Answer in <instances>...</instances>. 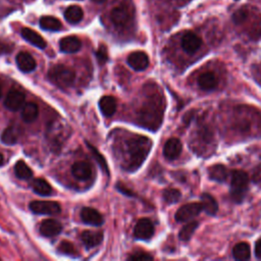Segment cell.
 Returning <instances> with one entry per match:
<instances>
[{
  "mask_svg": "<svg viewBox=\"0 0 261 261\" xmlns=\"http://www.w3.org/2000/svg\"><path fill=\"white\" fill-rule=\"evenodd\" d=\"M32 188L35 193L41 196H48L52 193V188L49 183L43 179H36L32 182Z\"/></svg>",
  "mask_w": 261,
  "mask_h": 261,
  "instance_id": "cell-26",
  "label": "cell"
},
{
  "mask_svg": "<svg viewBox=\"0 0 261 261\" xmlns=\"http://www.w3.org/2000/svg\"><path fill=\"white\" fill-rule=\"evenodd\" d=\"M255 255L257 258L261 259V239H259L255 244Z\"/></svg>",
  "mask_w": 261,
  "mask_h": 261,
  "instance_id": "cell-39",
  "label": "cell"
},
{
  "mask_svg": "<svg viewBox=\"0 0 261 261\" xmlns=\"http://www.w3.org/2000/svg\"><path fill=\"white\" fill-rule=\"evenodd\" d=\"M62 230L61 225L55 219H45L40 225V233L45 237H54Z\"/></svg>",
  "mask_w": 261,
  "mask_h": 261,
  "instance_id": "cell-16",
  "label": "cell"
},
{
  "mask_svg": "<svg viewBox=\"0 0 261 261\" xmlns=\"http://www.w3.org/2000/svg\"><path fill=\"white\" fill-rule=\"evenodd\" d=\"M96 55H97V59L100 63H104L106 61L108 60V54H107V49L104 45H101L99 47V49L96 52Z\"/></svg>",
  "mask_w": 261,
  "mask_h": 261,
  "instance_id": "cell-36",
  "label": "cell"
},
{
  "mask_svg": "<svg viewBox=\"0 0 261 261\" xmlns=\"http://www.w3.org/2000/svg\"><path fill=\"white\" fill-rule=\"evenodd\" d=\"M118 189H119V190H120L122 193H123V194H125V195H128V196L133 195V194H132V192H131L129 189H127V188H125V187L122 186L121 184H119V185H118Z\"/></svg>",
  "mask_w": 261,
  "mask_h": 261,
  "instance_id": "cell-40",
  "label": "cell"
},
{
  "mask_svg": "<svg viewBox=\"0 0 261 261\" xmlns=\"http://www.w3.org/2000/svg\"><path fill=\"white\" fill-rule=\"evenodd\" d=\"M131 17H132L131 11L124 5L114 7L110 13V18L112 23L119 27L127 25L130 22Z\"/></svg>",
  "mask_w": 261,
  "mask_h": 261,
  "instance_id": "cell-8",
  "label": "cell"
},
{
  "mask_svg": "<svg viewBox=\"0 0 261 261\" xmlns=\"http://www.w3.org/2000/svg\"><path fill=\"white\" fill-rule=\"evenodd\" d=\"M249 184V177L247 172L243 170H234L231 173V197L236 202H240L244 198L245 191Z\"/></svg>",
  "mask_w": 261,
  "mask_h": 261,
  "instance_id": "cell-4",
  "label": "cell"
},
{
  "mask_svg": "<svg viewBox=\"0 0 261 261\" xmlns=\"http://www.w3.org/2000/svg\"><path fill=\"white\" fill-rule=\"evenodd\" d=\"M208 175L211 180L222 183L228 179L229 172L227 168L222 164H215L208 169Z\"/></svg>",
  "mask_w": 261,
  "mask_h": 261,
  "instance_id": "cell-24",
  "label": "cell"
},
{
  "mask_svg": "<svg viewBox=\"0 0 261 261\" xmlns=\"http://www.w3.org/2000/svg\"><path fill=\"white\" fill-rule=\"evenodd\" d=\"M16 140H17V134L14 128H7L4 130L1 136V141L4 144L13 145L16 142Z\"/></svg>",
  "mask_w": 261,
  "mask_h": 261,
  "instance_id": "cell-33",
  "label": "cell"
},
{
  "mask_svg": "<svg viewBox=\"0 0 261 261\" xmlns=\"http://www.w3.org/2000/svg\"><path fill=\"white\" fill-rule=\"evenodd\" d=\"M11 50H12L11 46L3 42H0V53H8Z\"/></svg>",
  "mask_w": 261,
  "mask_h": 261,
  "instance_id": "cell-38",
  "label": "cell"
},
{
  "mask_svg": "<svg viewBox=\"0 0 261 261\" xmlns=\"http://www.w3.org/2000/svg\"><path fill=\"white\" fill-rule=\"evenodd\" d=\"M198 228V222L197 221H190L188 224L183 227V229L181 230L180 234H179V238L182 241H189L192 237V235L194 234V231L196 230V229Z\"/></svg>",
  "mask_w": 261,
  "mask_h": 261,
  "instance_id": "cell-30",
  "label": "cell"
},
{
  "mask_svg": "<svg viewBox=\"0 0 261 261\" xmlns=\"http://www.w3.org/2000/svg\"><path fill=\"white\" fill-rule=\"evenodd\" d=\"M38 114H39V108H38V105L34 102L24 104L22 107V119L26 123H33L36 121Z\"/></svg>",
  "mask_w": 261,
  "mask_h": 261,
  "instance_id": "cell-23",
  "label": "cell"
},
{
  "mask_svg": "<svg viewBox=\"0 0 261 261\" xmlns=\"http://www.w3.org/2000/svg\"><path fill=\"white\" fill-rule=\"evenodd\" d=\"M60 47L61 50L64 53H75L81 49L82 43L79 38L76 36H67L61 40Z\"/></svg>",
  "mask_w": 261,
  "mask_h": 261,
  "instance_id": "cell-15",
  "label": "cell"
},
{
  "mask_svg": "<svg viewBox=\"0 0 261 261\" xmlns=\"http://www.w3.org/2000/svg\"><path fill=\"white\" fill-rule=\"evenodd\" d=\"M128 63L135 71H144L149 65V59L147 54L142 51L133 52L128 57Z\"/></svg>",
  "mask_w": 261,
  "mask_h": 261,
  "instance_id": "cell-11",
  "label": "cell"
},
{
  "mask_svg": "<svg viewBox=\"0 0 261 261\" xmlns=\"http://www.w3.org/2000/svg\"><path fill=\"white\" fill-rule=\"evenodd\" d=\"M82 220L90 226H101L103 224V217L99 212L91 207H85L81 211Z\"/></svg>",
  "mask_w": 261,
  "mask_h": 261,
  "instance_id": "cell-13",
  "label": "cell"
},
{
  "mask_svg": "<svg viewBox=\"0 0 261 261\" xmlns=\"http://www.w3.org/2000/svg\"><path fill=\"white\" fill-rule=\"evenodd\" d=\"M202 45V40L196 34L188 32L182 38V48L189 54L195 53Z\"/></svg>",
  "mask_w": 261,
  "mask_h": 261,
  "instance_id": "cell-9",
  "label": "cell"
},
{
  "mask_svg": "<svg viewBox=\"0 0 261 261\" xmlns=\"http://www.w3.org/2000/svg\"><path fill=\"white\" fill-rule=\"evenodd\" d=\"M154 234V226L148 218L140 219L134 230V235L139 240H149Z\"/></svg>",
  "mask_w": 261,
  "mask_h": 261,
  "instance_id": "cell-7",
  "label": "cell"
},
{
  "mask_svg": "<svg viewBox=\"0 0 261 261\" xmlns=\"http://www.w3.org/2000/svg\"><path fill=\"white\" fill-rule=\"evenodd\" d=\"M254 75L256 77V79L261 81V64H259L258 66L255 67V70H254Z\"/></svg>",
  "mask_w": 261,
  "mask_h": 261,
  "instance_id": "cell-41",
  "label": "cell"
},
{
  "mask_svg": "<svg viewBox=\"0 0 261 261\" xmlns=\"http://www.w3.org/2000/svg\"><path fill=\"white\" fill-rule=\"evenodd\" d=\"M2 164H3V156L0 154V167H1Z\"/></svg>",
  "mask_w": 261,
  "mask_h": 261,
  "instance_id": "cell-43",
  "label": "cell"
},
{
  "mask_svg": "<svg viewBox=\"0 0 261 261\" xmlns=\"http://www.w3.org/2000/svg\"><path fill=\"white\" fill-rule=\"evenodd\" d=\"M1 95H2V91H1V87H0V98H1Z\"/></svg>",
  "mask_w": 261,
  "mask_h": 261,
  "instance_id": "cell-45",
  "label": "cell"
},
{
  "mask_svg": "<svg viewBox=\"0 0 261 261\" xmlns=\"http://www.w3.org/2000/svg\"><path fill=\"white\" fill-rule=\"evenodd\" d=\"M129 259L134 260V261H147V260H152L153 257L147 253H135L132 256H130Z\"/></svg>",
  "mask_w": 261,
  "mask_h": 261,
  "instance_id": "cell-37",
  "label": "cell"
},
{
  "mask_svg": "<svg viewBox=\"0 0 261 261\" xmlns=\"http://www.w3.org/2000/svg\"><path fill=\"white\" fill-rule=\"evenodd\" d=\"M25 104V95L16 90H13L6 95V98L4 100V106L13 111H16L21 109Z\"/></svg>",
  "mask_w": 261,
  "mask_h": 261,
  "instance_id": "cell-10",
  "label": "cell"
},
{
  "mask_svg": "<svg viewBox=\"0 0 261 261\" xmlns=\"http://www.w3.org/2000/svg\"><path fill=\"white\" fill-rule=\"evenodd\" d=\"M182 153V143L177 138L169 139L163 147V155L169 160L177 159Z\"/></svg>",
  "mask_w": 261,
  "mask_h": 261,
  "instance_id": "cell-12",
  "label": "cell"
},
{
  "mask_svg": "<svg viewBox=\"0 0 261 261\" xmlns=\"http://www.w3.org/2000/svg\"><path fill=\"white\" fill-rule=\"evenodd\" d=\"M163 199L168 203H176L181 199V192L177 189H173V188L164 190Z\"/></svg>",
  "mask_w": 261,
  "mask_h": 261,
  "instance_id": "cell-31",
  "label": "cell"
},
{
  "mask_svg": "<svg viewBox=\"0 0 261 261\" xmlns=\"http://www.w3.org/2000/svg\"><path fill=\"white\" fill-rule=\"evenodd\" d=\"M234 257L237 260H248L251 256V248L250 245L246 242H241V243L237 244L233 249Z\"/></svg>",
  "mask_w": 261,
  "mask_h": 261,
  "instance_id": "cell-27",
  "label": "cell"
},
{
  "mask_svg": "<svg viewBox=\"0 0 261 261\" xmlns=\"http://www.w3.org/2000/svg\"><path fill=\"white\" fill-rule=\"evenodd\" d=\"M93 1L94 2H97V3H102V2L105 1V0H93Z\"/></svg>",
  "mask_w": 261,
  "mask_h": 261,
  "instance_id": "cell-44",
  "label": "cell"
},
{
  "mask_svg": "<svg viewBox=\"0 0 261 261\" xmlns=\"http://www.w3.org/2000/svg\"><path fill=\"white\" fill-rule=\"evenodd\" d=\"M73 176L80 181L89 180L92 177V168L85 161L76 162L72 167Z\"/></svg>",
  "mask_w": 261,
  "mask_h": 261,
  "instance_id": "cell-14",
  "label": "cell"
},
{
  "mask_svg": "<svg viewBox=\"0 0 261 261\" xmlns=\"http://www.w3.org/2000/svg\"><path fill=\"white\" fill-rule=\"evenodd\" d=\"M59 251H61V252H62L64 254H69V255H73L76 253V249L74 247V245L67 241L61 242L59 246Z\"/></svg>",
  "mask_w": 261,
  "mask_h": 261,
  "instance_id": "cell-35",
  "label": "cell"
},
{
  "mask_svg": "<svg viewBox=\"0 0 261 261\" xmlns=\"http://www.w3.org/2000/svg\"><path fill=\"white\" fill-rule=\"evenodd\" d=\"M22 36L26 41L29 43H31L32 45L40 48V49H44V48L47 46L46 41L41 37V35L35 32L32 29L29 28H24L22 30Z\"/></svg>",
  "mask_w": 261,
  "mask_h": 261,
  "instance_id": "cell-18",
  "label": "cell"
},
{
  "mask_svg": "<svg viewBox=\"0 0 261 261\" xmlns=\"http://www.w3.org/2000/svg\"><path fill=\"white\" fill-rule=\"evenodd\" d=\"M15 176L18 179H22V180H29V179H31L33 176L32 169L29 168L24 161H17L16 162L15 167Z\"/></svg>",
  "mask_w": 261,
  "mask_h": 261,
  "instance_id": "cell-29",
  "label": "cell"
},
{
  "mask_svg": "<svg viewBox=\"0 0 261 261\" xmlns=\"http://www.w3.org/2000/svg\"><path fill=\"white\" fill-rule=\"evenodd\" d=\"M81 239L87 248H93L101 243V241L103 240V234L100 231L85 230L82 233Z\"/></svg>",
  "mask_w": 261,
  "mask_h": 261,
  "instance_id": "cell-20",
  "label": "cell"
},
{
  "mask_svg": "<svg viewBox=\"0 0 261 261\" xmlns=\"http://www.w3.org/2000/svg\"><path fill=\"white\" fill-rule=\"evenodd\" d=\"M87 145H88V146H89V149L91 150V152H92V154H93V157L96 159V161L98 162V164L100 166V168H101L102 169H104L105 172H107V173H108V167H107V163H106V160H105V158L102 156V154H101L97 149H96L94 146H92L91 144L87 143Z\"/></svg>",
  "mask_w": 261,
  "mask_h": 261,
  "instance_id": "cell-32",
  "label": "cell"
},
{
  "mask_svg": "<svg viewBox=\"0 0 261 261\" xmlns=\"http://www.w3.org/2000/svg\"><path fill=\"white\" fill-rule=\"evenodd\" d=\"M50 81L60 88H67L75 81V73L70 67L64 65H55L48 73Z\"/></svg>",
  "mask_w": 261,
  "mask_h": 261,
  "instance_id": "cell-3",
  "label": "cell"
},
{
  "mask_svg": "<svg viewBox=\"0 0 261 261\" xmlns=\"http://www.w3.org/2000/svg\"><path fill=\"white\" fill-rule=\"evenodd\" d=\"M202 210L201 203H189L183 205L176 214V219L178 221H188L193 217L197 216Z\"/></svg>",
  "mask_w": 261,
  "mask_h": 261,
  "instance_id": "cell-6",
  "label": "cell"
},
{
  "mask_svg": "<svg viewBox=\"0 0 261 261\" xmlns=\"http://www.w3.org/2000/svg\"><path fill=\"white\" fill-rule=\"evenodd\" d=\"M83 16H84L83 9L78 5H72L70 7H67L64 13L65 20L71 24L80 23L82 21Z\"/></svg>",
  "mask_w": 261,
  "mask_h": 261,
  "instance_id": "cell-25",
  "label": "cell"
},
{
  "mask_svg": "<svg viewBox=\"0 0 261 261\" xmlns=\"http://www.w3.org/2000/svg\"><path fill=\"white\" fill-rule=\"evenodd\" d=\"M152 142L147 137L135 136L124 142L123 149V167L129 171L138 169L151 150Z\"/></svg>",
  "mask_w": 261,
  "mask_h": 261,
  "instance_id": "cell-1",
  "label": "cell"
},
{
  "mask_svg": "<svg viewBox=\"0 0 261 261\" xmlns=\"http://www.w3.org/2000/svg\"><path fill=\"white\" fill-rule=\"evenodd\" d=\"M40 26L42 29L47 31H60L62 27L60 20H57L56 17H53V16L41 17Z\"/></svg>",
  "mask_w": 261,
  "mask_h": 261,
  "instance_id": "cell-28",
  "label": "cell"
},
{
  "mask_svg": "<svg viewBox=\"0 0 261 261\" xmlns=\"http://www.w3.org/2000/svg\"><path fill=\"white\" fill-rule=\"evenodd\" d=\"M201 200L202 209L204 210L207 215H215L218 210V204L214 196H211L208 193H204V194L201 196Z\"/></svg>",
  "mask_w": 261,
  "mask_h": 261,
  "instance_id": "cell-22",
  "label": "cell"
},
{
  "mask_svg": "<svg viewBox=\"0 0 261 261\" xmlns=\"http://www.w3.org/2000/svg\"><path fill=\"white\" fill-rule=\"evenodd\" d=\"M99 107L105 117H112L117 111V101L111 96H103L99 101Z\"/></svg>",
  "mask_w": 261,
  "mask_h": 261,
  "instance_id": "cell-21",
  "label": "cell"
},
{
  "mask_svg": "<svg viewBox=\"0 0 261 261\" xmlns=\"http://www.w3.org/2000/svg\"><path fill=\"white\" fill-rule=\"evenodd\" d=\"M30 209L37 215H53L61 212L59 203L52 201H33L30 204Z\"/></svg>",
  "mask_w": 261,
  "mask_h": 261,
  "instance_id": "cell-5",
  "label": "cell"
},
{
  "mask_svg": "<svg viewBox=\"0 0 261 261\" xmlns=\"http://www.w3.org/2000/svg\"><path fill=\"white\" fill-rule=\"evenodd\" d=\"M164 105L162 97L158 95L152 96L149 101L144 104L140 113L139 121L145 128L156 131L161 124L163 118Z\"/></svg>",
  "mask_w": 261,
  "mask_h": 261,
  "instance_id": "cell-2",
  "label": "cell"
},
{
  "mask_svg": "<svg viewBox=\"0 0 261 261\" xmlns=\"http://www.w3.org/2000/svg\"><path fill=\"white\" fill-rule=\"evenodd\" d=\"M16 63L18 69L24 73H31L36 69V61L31 54L21 52L16 56Z\"/></svg>",
  "mask_w": 261,
  "mask_h": 261,
  "instance_id": "cell-17",
  "label": "cell"
},
{
  "mask_svg": "<svg viewBox=\"0 0 261 261\" xmlns=\"http://www.w3.org/2000/svg\"><path fill=\"white\" fill-rule=\"evenodd\" d=\"M248 15H249V14H248V12L246 11V9L245 8H241L234 14L233 21H234V23L236 25H242V24H244L247 21Z\"/></svg>",
  "mask_w": 261,
  "mask_h": 261,
  "instance_id": "cell-34",
  "label": "cell"
},
{
  "mask_svg": "<svg viewBox=\"0 0 261 261\" xmlns=\"http://www.w3.org/2000/svg\"><path fill=\"white\" fill-rule=\"evenodd\" d=\"M190 1V0H172L173 3H176V5L178 6H183L185 5L186 3H188Z\"/></svg>",
  "mask_w": 261,
  "mask_h": 261,
  "instance_id": "cell-42",
  "label": "cell"
},
{
  "mask_svg": "<svg viewBox=\"0 0 261 261\" xmlns=\"http://www.w3.org/2000/svg\"><path fill=\"white\" fill-rule=\"evenodd\" d=\"M198 85L202 90L209 91L215 89L217 86V79L214 73L205 72L198 77Z\"/></svg>",
  "mask_w": 261,
  "mask_h": 261,
  "instance_id": "cell-19",
  "label": "cell"
}]
</instances>
